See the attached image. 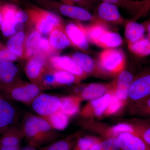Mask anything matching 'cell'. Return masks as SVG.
<instances>
[{
  "label": "cell",
  "instance_id": "cell-1",
  "mask_svg": "<svg viewBox=\"0 0 150 150\" xmlns=\"http://www.w3.org/2000/svg\"><path fill=\"white\" fill-rule=\"evenodd\" d=\"M21 125L29 146L36 149L47 146L60 138L58 131L39 115L25 113Z\"/></svg>",
  "mask_w": 150,
  "mask_h": 150
},
{
  "label": "cell",
  "instance_id": "cell-2",
  "mask_svg": "<svg viewBox=\"0 0 150 150\" xmlns=\"http://www.w3.org/2000/svg\"><path fill=\"white\" fill-rule=\"evenodd\" d=\"M1 89L8 98L28 105L43 91L37 85L20 80Z\"/></svg>",
  "mask_w": 150,
  "mask_h": 150
},
{
  "label": "cell",
  "instance_id": "cell-3",
  "mask_svg": "<svg viewBox=\"0 0 150 150\" xmlns=\"http://www.w3.org/2000/svg\"><path fill=\"white\" fill-rule=\"evenodd\" d=\"M28 19L33 23L36 30L40 33H48L56 26L61 25L60 17L46 10L32 7L25 11Z\"/></svg>",
  "mask_w": 150,
  "mask_h": 150
},
{
  "label": "cell",
  "instance_id": "cell-4",
  "mask_svg": "<svg viewBox=\"0 0 150 150\" xmlns=\"http://www.w3.org/2000/svg\"><path fill=\"white\" fill-rule=\"evenodd\" d=\"M60 97L43 93L35 98L30 105L33 110L40 117H45L60 109Z\"/></svg>",
  "mask_w": 150,
  "mask_h": 150
},
{
  "label": "cell",
  "instance_id": "cell-5",
  "mask_svg": "<svg viewBox=\"0 0 150 150\" xmlns=\"http://www.w3.org/2000/svg\"><path fill=\"white\" fill-rule=\"evenodd\" d=\"M48 67L46 57L37 54L29 59L25 67V71L30 82L38 86L43 73Z\"/></svg>",
  "mask_w": 150,
  "mask_h": 150
},
{
  "label": "cell",
  "instance_id": "cell-6",
  "mask_svg": "<svg viewBox=\"0 0 150 150\" xmlns=\"http://www.w3.org/2000/svg\"><path fill=\"white\" fill-rule=\"evenodd\" d=\"M48 67L54 69L65 71L74 75L80 79L85 73L72 58L67 56H54L50 57Z\"/></svg>",
  "mask_w": 150,
  "mask_h": 150
},
{
  "label": "cell",
  "instance_id": "cell-7",
  "mask_svg": "<svg viewBox=\"0 0 150 150\" xmlns=\"http://www.w3.org/2000/svg\"><path fill=\"white\" fill-rule=\"evenodd\" d=\"M124 56L121 51L109 49L103 51L100 56V64L103 69L111 73L120 71L123 66Z\"/></svg>",
  "mask_w": 150,
  "mask_h": 150
},
{
  "label": "cell",
  "instance_id": "cell-8",
  "mask_svg": "<svg viewBox=\"0 0 150 150\" xmlns=\"http://www.w3.org/2000/svg\"><path fill=\"white\" fill-rule=\"evenodd\" d=\"M150 96V74L138 78L132 82L129 97L134 101H142Z\"/></svg>",
  "mask_w": 150,
  "mask_h": 150
},
{
  "label": "cell",
  "instance_id": "cell-9",
  "mask_svg": "<svg viewBox=\"0 0 150 150\" xmlns=\"http://www.w3.org/2000/svg\"><path fill=\"white\" fill-rule=\"evenodd\" d=\"M18 116L17 110L11 103L0 98V134L13 126Z\"/></svg>",
  "mask_w": 150,
  "mask_h": 150
},
{
  "label": "cell",
  "instance_id": "cell-10",
  "mask_svg": "<svg viewBox=\"0 0 150 150\" xmlns=\"http://www.w3.org/2000/svg\"><path fill=\"white\" fill-rule=\"evenodd\" d=\"M111 93H106L103 96L91 100L86 105L81 112L83 117H90L95 115L101 116L105 112L111 98Z\"/></svg>",
  "mask_w": 150,
  "mask_h": 150
},
{
  "label": "cell",
  "instance_id": "cell-11",
  "mask_svg": "<svg viewBox=\"0 0 150 150\" xmlns=\"http://www.w3.org/2000/svg\"><path fill=\"white\" fill-rule=\"evenodd\" d=\"M116 138L122 150H150V146L137 134L122 133Z\"/></svg>",
  "mask_w": 150,
  "mask_h": 150
},
{
  "label": "cell",
  "instance_id": "cell-12",
  "mask_svg": "<svg viewBox=\"0 0 150 150\" xmlns=\"http://www.w3.org/2000/svg\"><path fill=\"white\" fill-rule=\"evenodd\" d=\"M0 12L4 20L13 23L17 25L27 21L28 15L26 11H22L12 4H5L0 5Z\"/></svg>",
  "mask_w": 150,
  "mask_h": 150
},
{
  "label": "cell",
  "instance_id": "cell-13",
  "mask_svg": "<svg viewBox=\"0 0 150 150\" xmlns=\"http://www.w3.org/2000/svg\"><path fill=\"white\" fill-rule=\"evenodd\" d=\"M54 5L60 13L67 17L82 21H89L92 19L91 14L83 8L64 3Z\"/></svg>",
  "mask_w": 150,
  "mask_h": 150
},
{
  "label": "cell",
  "instance_id": "cell-14",
  "mask_svg": "<svg viewBox=\"0 0 150 150\" xmlns=\"http://www.w3.org/2000/svg\"><path fill=\"white\" fill-rule=\"evenodd\" d=\"M66 33L71 42L83 50L88 48L87 38L83 27L74 23H69L66 26Z\"/></svg>",
  "mask_w": 150,
  "mask_h": 150
},
{
  "label": "cell",
  "instance_id": "cell-15",
  "mask_svg": "<svg viewBox=\"0 0 150 150\" xmlns=\"http://www.w3.org/2000/svg\"><path fill=\"white\" fill-rule=\"evenodd\" d=\"M19 69L13 62L0 63V89L19 80Z\"/></svg>",
  "mask_w": 150,
  "mask_h": 150
},
{
  "label": "cell",
  "instance_id": "cell-16",
  "mask_svg": "<svg viewBox=\"0 0 150 150\" xmlns=\"http://www.w3.org/2000/svg\"><path fill=\"white\" fill-rule=\"evenodd\" d=\"M0 137V145L10 146H21L23 139L25 138L21 125H13L2 134Z\"/></svg>",
  "mask_w": 150,
  "mask_h": 150
},
{
  "label": "cell",
  "instance_id": "cell-17",
  "mask_svg": "<svg viewBox=\"0 0 150 150\" xmlns=\"http://www.w3.org/2000/svg\"><path fill=\"white\" fill-rule=\"evenodd\" d=\"M133 81V76L131 73L123 71L118 76L117 86L114 92L117 98L123 101L129 97V90Z\"/></svg>",
  "mask_w": 150,
  "mask_h": 150
},
{
  "label": "cell",
  "instance_id": "cell-18",
  "mask_svg": "<svg viewBox=\"0 0 150 150\" xmlns=\"http://www.w3.org/2000/svg\"><path fill=\"white\" fill-rule=\"evenodd\" d=\"M49 40L54 51L65 49L69 46L71 43L61 25L56 26L51 30Z\"/></svg>",
  "mask_w": 150,
  "mask_h": 150
},
{
  "label": "cell",
  "instance_id": "cell-19",
  "mask_svg": "<svg viewBox=\"0 0 150 150\" xmlns=\"http://www.w3.org/2000/svg\"><path fill=\"white\" fill-rule=\"evenodd\" d=\"M60 110L71 117L76 115L79 110L81 98L79 95H71L60 97Z\"/></svg>",
  "mask_w": 150,
  "mask_h": 150
},
{
  "label": "cell",
  "instance_id": "cell-20",
  "mask_svg": "<svg viewBox=\"0 0 150 150\" xmlns=\"http://www.w3.org/2000/svg\"><path fill=\"white\" fill-rule=\"evenodd\" d=\"M79 133L69 135L59 139L47 146L39 149L40 150H72L77 140L81 137Z\"/></svg>",
  "mask_w": 150,
  "mask_h": 150
},
{
  "label": "cell",
  "instance_id": "cell-21",
  "mask_svg": "<svg viewBox=\"0 0 150 150\" xmlns=\"http://www.w3.org/2000/svg\"><path fill=\"white\" fill-rule=\"evenodd\" d=\"M97 13L100 18L107 21H116L121 18L118 7L110 3L103 2L98 6Z\"/></svg>",
  "mask_w": 150,
  "mask_h": 150
},
{
  "label": "cell",
  "instance_id": "cell-22",
  "mask_svg": "<svg viewBox=\"0 0 150 150\" xmlns=\"http://www.w3.org/2000/svg\"><path fill=\"white\" fill-rule=\"evenodd\" d=\"M46 120L53 129L58 131H63L69 124V117L60 109L50 115L41 117Z\"/></svg>",
  "mask_w": 150,
  "mask_h": 150
},
{
  "label": "cell",
  "instance_id": "cell-23",
  "mask_svg": "<svg viewBox=\"0 0 150 150\" xmlns=\"http://www.w3.org/2000/svg\"><path fill=\"white\" fill-rule=\"evenodd\" d=\"M25 35L23 31H19L11 36L7 43V48L16 55L22 57L24 54L23 43Z\"/></svg>",
  "mask_w": 150,
  "mask_h": 150
},
{
  "label": "cell",
  "instance_id": "cell-24",
  "mask_svg": "<svg viewBox=\"0 0 150 150\" xmlns=\"http://www.w3.org/2000/svg\"><path fill=\"white\" fill-rule=\"evenodd\" d=\"M107 88L100 84H91L83 89L80 96L82 100H93L101 97L106 93Z\"/></svg>",
  "mask_w": 150,
  "mask_h": 150
},
{
  "label": "cell",
  "instance_id": "cell-25",
  "mask_svg": "<svg viewBox=\"0 0 150 150\" xmlns=\"http://www.w3.org/2000/svg\"><path fill=\"white\" fill-rule=\"evenodd\" d=\"M145 32V27L143 25L130 21L126 25L125 35L130 43H134L144 37Z\"/></svg>",
  "mask_w": 150,
  "mask_h": 150
},
{
  "label": "cell",
  "instance_id": "cell-26",
  "mask_svg": "<svg viewBox=\"0 0 150 150\" xmlns=\"http://www.w3.org/2000/svg\"><path fill=\"white\" fill-rule=\"evenodd\" d=\"M41 38L40 33L37 30L33 31L28 36L25 44L24 58L29 59L37 55L38 42Z\"/></svg>",
  "mask_w": 150,
  "mask_h": 150
},
{
  "label": "cell",
  "instance_id": "cell-27",
  "mask_svg": "<svg viewBox=\"0 0 150 150\" xmlns=\"http://www.w3.org/2000/svg\"><path fill=\"white\" fill-rule=\"evenodd\" d=\"M54 76L56 88L70 85L80 80L72 74L61 70L54 69Z\"/></svg>",
  "mask_w": 150,
  "mask_h": 150
},
{
  "label": "cell",
  "instance_id": "cell-28",
  "mask_svg": "<svg viewBox=\"0 0 150 150\" xmlns=\"http://www.w3.org/2000/svg\"><path fill=\"white\" fill-rule=\"evenodd\" d=\"M129 48L139 56H149L150 55V38L144 37L135 43H130Z\"/></svg>",
  "mask_w": 150,
  "mask_h": 150
},
{
  "label": "cell",
  "instance_id": "cell-29",
  "mask_svg": "<svg viewBox=\"0 0 150 150\" xmlns=\"http://www.w3.org/2000/svg\"><path fill=\"white\" fill-rule=\"evenodd\" d=\"M72 59L85 74L91 73L93 71L94 63L93 59L88 55L81 52H76L73 55Z\"/></svg>",
  "mask_w": 150,
  "mask_h": 150
},
{
  "label": "cell",
  "instance_id": "cell-30",
  "mask_svg": "<svg viewBox=\"0 0 150 150\" xmlns=\"http://www.w3.org/2000/svg\"><path fill=\"white\" fill-rule=\"evenodd\" d=\"M122 43V38L120 34L107 31L100 37L99 45L112 48L120 46Z\"/></svg>",
  "mask_w": 150,
  "mask_h": 150
},
{
  "label": "cell",
  "instance_id": "cell-31",
  "mask_svg": "<svg viewBox=\"0 0 150 150\" xmlns=\"http://www.w3.org/2000/svg\"><path fill=\"white\" fill-rule=\"evenodd\" d=\"M101 141L96 137L81 136L77 140L72 150H91L94 145Z\"/></svg>",
  "mask_w": 150,
  "mask_h": 150
},
{
  "label": "cell",
  "instance_id": "cell-32",
  "mask_svg": "<svg viewBox=\"0 0 150 150\" xmlns=\"http://www.w3.org/2000/svg\"><path fill=\"white\" fill-rule=\"evenodd\" d=\"M83 28L87 39L93 43L98 45L100 37L107 31L104 26L99 25H94L87 28H85L83 27Z\"/></svg>",
  "mask_w": 150,
  "mask_h": 150
},
{
  "label": "cell",
  "instance_id": "cell-33",
  "mask_svg": "<svg viewBox=\"0 0 150 150\" xmlns=\"http://www.w3.org/2000/svg\"><path fill=\"white\" fill-rule=\"evenodd\" d=\"M91 150H122L117 138L109 137L94 145Z\"/></svg>",
  "mask_w": 150,
  "mask_h": 150
},
{
  "label": "cell",
  "instance_id": "cell-34",
  "mask_svg": "<svg viewBox=\"0 0 150 150\" xmlns=\"http://www.w3.org/2000/svg\"><path fill=\"white\" fill-rule=\"evenodd\" d=\"M123 105V101L118 99L114 91H111L110 101L104 113L106 115L113 114L119 110Z\"/></svg>",
  "mask_w": 150,
  "mask_h": 150
},
{
  "label": "cell",
  "instance_id": "cell-35",
  "mask_svg": "<svg viewBox=\"0 0 150 150\" xmlns=\"http://www.w3.org/2000/svg\"><path fill=\"white\" fill-rule=\"evenodd\" d=\"M54 50L51 47L49 40L41 37L38 42V54L46 56L52 54Z\"/></svg>",
  "mask_w": 150,
  "mask_h": 150
},
{
  "label": "cell",
  "instance_id": "cell-36",
  "mask_svg": "<svg viewBox=\"0 0 150 150\" xmlns=\"http://www.w3.org/2000/svg\"><path fill=\"white\" fill-rule=\"evenodd\" d=\"M17 25L13 23L3 21L1 26L3 35L6 37H11L16 33Z\"/></svg>",
  "mask_w": 150,
  "mask_h": 150
},
{
  "label": "cell",
  "instance_id": "cell-37",
  "mask_svg": "<svg viewBox=\"0 0 150 150\" xmlns=\"http://www.w3.org/2000/svg\"><path fill=\"white\" fill-rule=\"evenodd\" d=\"M111 131L114 136L122 133H130L137 134L135 128L127 124H118L112 127Z\"/></svg>",
  "mask_w": 150,
  "mask_h": 150
},
{
  "label": "cell",
  "instance_id": "cell-38",
  "mask_svg": "<svg viewBox=\"0 0 150 150\" xmlns=\"http://www.w3.org/2000/svg\"><path fill=\"white\" fill-rule=\"evenodd\" d=\"M17 56L11 52L7 48L0 49V63L4 62H13L18 59Z\"/></svg>",
  "mask_w": 150,
  "mask_h": 150
},
{
  "label": "cell",
  "instance_id": "cell-39",
  "mask_svg": "<svg viewBox=\"0 0 150 150\" xmlns=\"http://www.w3.org/2000/svg\"><path fill=\"white\" fill-rule=\"evenodd\" d=\"M134 128L137 135L139 136L145 143L150 146V126H146L145 128L139 127Z\"/></svg>",
  "mask_w": 150,
  "mask_h": 150
},
{
  "label": "cell",
  "instance_id": "cell-40",
  "mask_svg": "<svg viewBox=\"0 0 150 150\" xmlns=\"http://www.w3.org/2000/svg\"><path fill=\"white\" fill-rule=\"evenodd\" d=\"M138 110L141 113L150 115V97L139 102Z\"/></svg>",
  "mask_w": 150,
  "mask_h": 150
},
{
  "label": "cell",
  "instance_id": "cell-41",
  "mask_svg": "<svg viewBox=\"0 0 150 150\" xmlns=\"http://www.w3.org/2000/svg\"><path fill=\"white\" fill-rule=\"evenodd\" d=\"M21 146H10L0 145V150H21Z\"/></svg>",
  "mask_w": 150,
  "mask_h": 150
},
{
  "label": "cell",
  "instance_id": "cell-42",
  "mask_svg": "<svg viewBox=\"0 0 150 150\" xmlns=\"http://www.w3.org/2000/svg\"><path fill=\"white\" fill-rule=\"evenodd\" d=\"M71 1L74 4V3H77L79 4L85 6L88 4L89 0H71Z\"/></svg>",
  "mask_w": 150,
  "mask_h": 150
},
{
  "label": "cell",
  "instance_id": "cell-43",
  "mask_svg": "<svg viewBox=\"0 0 150 150\" xmlns=\"http://www.w3.org/2000/svg\"><path fill=\"white\" fill-rule=\"evenodd\" d=\"M21 150H36V149L31 146H28L25 147L21 149Z\"/></svg>",
  "mask_w": 150,
  "mask_h": 150
},
{
  "label": "cell",
  "instance_id": "cell-44",
  "mask_svg": "<svg viewBox=\"0 0 150 150\" xmlns=\"http://www.w3.org/2000/svg\"><path fill=\"white\" fill-rule=\"evenodd\" d=\"M64 4L69 5H74V3L71 0H62Z\"/></svg>",
  "mask_w": 150,
  "mask_h": 150
},
{
  "label": "cell",
  "instance_id": "cell-45",
  "mask_svg": "<svg viewBox=\"0 0 150 150\" xmlns=\"http://www.w3.org/2000/svg\"><path fill=\"white\" fill-rule=\"evenodd\" d=\"M3 20H4V19H3L2 15L1 13L0 12V26H1Z\"/></svg>",
  "mask_w": 150,
  "mask_h": 150
},
{
  "label": "cell",
  "instance_id": "cell-46",
  "mask_svg": "<svg viewBox=\"0 0 150 150\" xmlns=\"http://www.w3.org/2000/svg\"><path fill=\"white\" fill-rule=\"evenodd\" d=\"M147 30L148 33H149V37L150 38V23H149V24L148 25Z\"/></svg>",
  "mask_w": 150,
  "mask_h": 150
},
{
  "label": "cell",
  "instance_id": "cell-47",
  "mask_svg": "<svg viewBox=\"0 0 150 150\" xmlns=\"http://www.w3.org/2000/svg\"><path fill=\"white\" fill-rule=\"evenodd\" d=\"M4 48H6L4 46H3L2 44L0 42V49H4Z\"/></svg>",
  "mask_w": 150,
  "mask_h": 150
},
{
  "label": "cell",
  "instance_id": "cell-48",
  "mask_svg": "<svg viewBox=\"0 0 150 150\" xmlns=\"http://www.w3.org/2000/svg\"><path fill=\"white\" fill-rule=\"evenodd\" d=\"M3 97L1 96V94H0V98H2Z\"/></svg>",
  "mask_w": 150,
  "mask_h": 150
}]
</instances>
